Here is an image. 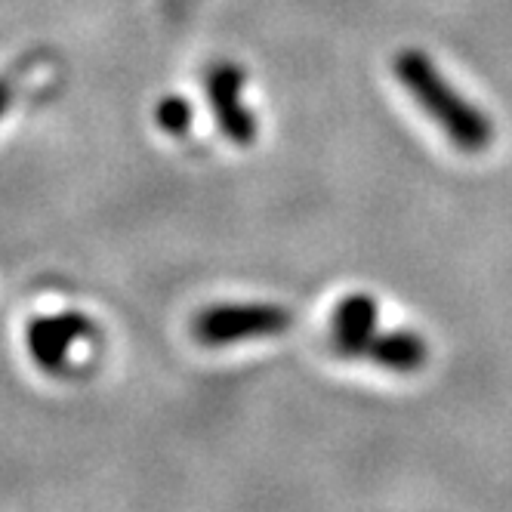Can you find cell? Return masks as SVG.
<instances>
[{
    "instance_id": "6da1fadb",
    "label": "cell",
    "mask_w": 512,
    "mask_h": 512,
    "mask_svg": "<svg viewBox=\"0 0 512 512\" xmlns=\"http://www.w3.org/2000/svg\"><path fill=\"white\" fill-rule=\"evenodd\" d=\"M395 78L401 81L414 102L423 112L442 127V133L457 145V149L475 155L491 145L494 127L482 108H475L469 99H463L445 75L432 65V59L420 50H405L395 56Z\"/></svg>"
},
{
    "instance_id": "7a4b0ae2",
    "label": "cell",
    "mask_w": 512,
    "mask_h": 512,
    "mask_svg": "<svg viewBox=\"0 0 512 512\" xmlns=\"http://www.w3.org/2000/svg\"><path fill=\"white\" fill-rule=\"evenodd\" d=\"M294 315L281 306L269 303H250V306H210L204 309L195 324L192 334L204 346H229L241 340H260V337H278L284 334Z\"/></svg>"
},
{
    "instance_id": "3957f363",
    "label": "cell",
    "mask_w": 512,
    "mask_h": 512,
    "mask_svg": "<svg viewBox=\"0 0 512 512\" xmlns=\"http://www.w3.org/2000/svg\"><path fill=\"white\" fill-rule=\"evenodd\" d=\"M93 334V321L78 312H62V315H44L28 324V352L41 371L59 374L68 364V352L75 343L87 340Z\"/></svg>"
},
{
    "instance_id": "277c9868",
    "label": "cell",
    "mask_w": 512,
    "mask_h": 512,
    "mask_svg": "<svg viewBox=\"0 0 512 512\" xmlns=\"http://www.w3.org/2000/svg\"><path fill=\"white\" fill-rule=\"evenodd\" d=\"M241 87H244V71L232 62L213 65L207 71V96L219 130L235 145H250L256 139V118L241 105Z\"/></svg>"
},
{
    "instance_id": "5b68a950",
    "label": "cell",
    "mask_w": 512,
    "mask_h": 512,
    "mask_svg": "<svg viewBox=\"0 0 512 512\" xmlns=\"http://www.w3.org/2000/svg\"><path fill=\"white\" fill-rule=\"evenodd\" d=\"M377 303L368 294L346 297L334 312V346L346 358H364L368 346L374 343L377 331Z\"/></svg>"
},
{
    "instance_id": "8992f818",
    "label": "cell",
    "mask_w": 512,
    "mask_h": 512,
    "mask_svg": "<svg viewBox=\"0 0 512 512\" xmlns=\"http://www.w3.org/2000/svg\"><path fill=\"white\" fill-rule=\"evenodd\" d=\"M426 343L414 334V331H386L377 334L374 343L364 352V358H371L374 364L386 371H398V374H411L420 371L426 364Z\"/></svg>"
},
{
    "instance_id": "52a82bcc",
    "label": "cell",
    "mask_w": 512,
    "mask_h": 512,
    "mask_svg": "<svg viewBox=\"0 0 512 512\" xmlns=\"http://www.w3.org/2000/svg\"><path fill=\"white\" fill-rule=\"evenodd\" d=\"M155 118H158V124H161L164 133H170V136H186L189 127H192V105L182 99V96H167V99H161Z\"/></svg>"
},
{
    "instance_id": "ba28073f",
    "label": "cell",
    "mask_w": 512,
    "mask_h": 512,
    "mask_svg": "<svg viewBox=\"0 0 512 512\" xmlns=\"http://www.w3.org/2000/svg\"><path fill=\"white\" fill-rule=\"evenodd\" d=\"M10 102H13V81L10 78H0V118L7 115Z\"/></svg>"
}]
</instances>
